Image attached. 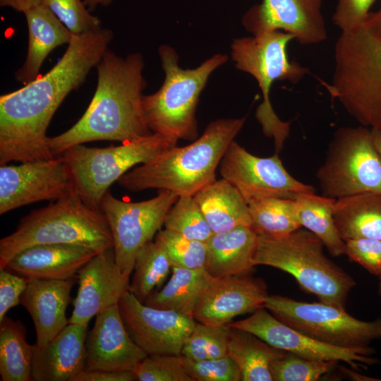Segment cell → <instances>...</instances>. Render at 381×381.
I'll return each instance as SVG.
<instances>
[{
	"label": "cell",
	"mask_w": 381,
	"mask_h": 381,
	"mask_svg": "<svg viewBox=\"0 0 381 381\" xmlns=\"http://www.w3.org/2000/svg\"><path fill=\"white\" fill-rule=\"evenodd\" d=\"M375 0H338L332 21L341 32L358 30L365 21Z\"/></svg>",
	"instance_id": "b9f144b4"
},
{
	"label": "cell",
	"mask_w": 381,
	"mask_h": 381,
	"mask_svg": "<svg viewBox=\"0 0 381 381\" xmlns=\"http://www.w3.org/2000/svg\"><path fill=\"white\" fill-rule=\"evenodd\" d=\"M49 243L84 246L98 253L114 248L102 212L89 207L75 192L32 210L13 233L0 240V269L21 250Z\"/></svg>",
	"instance_id": "5b68a950"
},
{
	"label": "cell",
	"mask_w": 381,
	"mask_h": 381,
	"mask_svg": "<svg viewBox=\"0 0 381 381\" xmlns=\"http://www.w3.org/2000/svg\"><path fill=\"white\" fill-rule=\"evenodd\" d=\"M24 14L28 28V49L15 78L25 85L38 77L42 65L53 49L70 42L72 34L42 3Z\"/></svg>",
	"instance_id": "d4e9b609"
},
{
	"label": "cell",
	"mask_w": 381,
	"mask_h": 381,
	"mask_svg": "<svg viewBox=\"0 0 381 381\" xmlns=\"http://www.w3.org/2000/svg\"><path fill=\"white\" fill-rule=\"evenodd\" d=\"M179 197L173 191L159 190L153 198L129 202L106 193L100 210L110 228L115 260L123 275L130 277L138 253L164 226L167 212Z\"/></svg>",
	"instance_id": "7c38bea8"
},
{
	"label": "cell",
	"mask_w": 381,
	"mask_h": 381,
	"mask_svg": "<svg viewBox=\"0 0 381 381\" xmlns=\"http://www.w3.org/2000/svg\"><path fill=\"white\" fill-rule=\"evenodd\" d=\"M229 328L228 356L238 367L241 381H273L271 363L286 351L273 347L249 332Z\"/></svg>",
	"instance_id": "f1b7e54d"
},
{
	"label": "cell",
	"mask_w": 381,
	"mask_h": 381,
	"mask_svg": "<svg viewBox=\"0 0 381 381\" xmlns=\"http://www.w3.org/2000/svg\"><path fill=\"white\" fill-rule=\"evenodd\" d=\"M165 79L155 93L143 96V107L152 133L171 139L195 140L198 137L196 109L200 95L211 73L228 59L217 54L193 69L179 65L175 50L168 46L159 48Z\"/></svg>",
	"instance_id": "52a82bcc"
},
{
	"label": "cell",
	"mask_w": 381,
	"mask_h": 381,
	"mask_svg": "<svg viewBox=\"0 0 381 381\" xmlns=\"http://www.w3.org/2000/svg\"><path fill=\"white\" fill-rule=\"evenodd\" d=\"M336 199L318 195L315 192L302 193L294 198L298 220L301 226L317 236L329 253L344 255L345 242L337 229L333 210Z\"/></svg>",
	"instance_id": "f546056e"
},
{
	"label": "cell",
	"mask_w": 381,
	"mask_h": 381,
	"mask_svg": "<svg viewBox=\"0 0 381 381\" xmlns=\"http://www.w3.org/2000/svg\"><path fill=\"white\" fill-rule=\"evenodd\" d=\"M171 271L167 284L160 289L152 291L144 303L193 318L195 310L213 277L205 267H172Z\"/></svg>",
	"instance_id": "4316f807"
},
{
	"label": "cell",
	"mask_w": 381,
	"mask_h": 381,
	"mask_svg": "<svg viewBox=\"0 0 381 381\" xmlns=\"http://www.w3.org/2000/svg\"><path fill=\"white\" fill-rule=\"evenodd\" d=\"M73 35L97 30L100 20L80 0H41Z\"/></svg>",
	"instance_id": "74e56055"
},
{
	"label": "cell",
	"mask_w": 381,
	"mask_h": 381,
	"mask_svg": "<svg viewBox=\"0 0 381 381\" xmlns=\"http://www.w3.org/2000/svg\"><path fill=\"white\" fill-rule=\"evenodd\" d=\"M177 142L152 133L118 146L100 148L78 144L60 155L69 167L76 193L89 207L100 210L102 200L114 182L135 165L150 162Z\"/></svg>",
	"instance_id": "9c48e42d"
},
{
	"label": "cell",
	"mask_w": 381,
	"mask_h": 381,
	"mask_svg": "<svg viewBox=\"0 0 381 381\" xmlns=\"http://www.w3.org/2000/svg\"><path fill=\"white\" fill-rule=\"evenodd\" d=\"M251 229L258 236H285L301 227L294 199L267 198L248 203Z\"/></svg>",
	"instance_id": "1f68e13d"
},
{
	"label": "cell",
	"mask_w": 381,
	"mask_h": 381,
	"mask_svg": "<svg viewBox=\"0 0 381 381\" xmlns=\"http://www.w3.org/2000/svg\"><path fill=\"white\" fill-rule=\"evenodd\" d=\"M134 370H83L73 381H134Z\"/></svg>",
	"instance_id": "ee69618b"
},
{
	"label": "cell",
	"mask_w": 381,
	"mask_h": 381,
	"mask_svg": "<svg viewBox=\"0 0 381 381\" xmlns=\"http://www.w3.org/2000/svg\"><path fill=\"white\" fill-rule=\"evenodd\" d=\"M165 229L190 239L206 242L212 231L193 196L181 195L167 212Z\"/></svg>",
	"instance_id": "836d02e7"
},
{
	"label": "cell",
	"mask_w": 381,
	"mask_h": 381,
	"mask_svg": "<svg viewBox=\"0 0 381 381\" xmlns=\"http://www.w3.org/2000/svg\"><path fill=\"white\" fill-rule=\"evenodd\" d=\"M77 277L67 279H28L20 304L32 319L38 349L44 348L68 324L66 309Z\"/></svg>",
	"instance_id": "44dd1931"
},
{
	"label": "cell",
	"mask_w": 381,
	"mask_h": 381,
	"mask_svg": "<svg viewBox=\"0 0 381 381\" xmlns=\"http://www.w3.org/2000/svg\"><path fill=\"white\" fill-rule=\"evenodd\" d=\"M324 248L317 236L302 227L280 238L258 236L254 264L289 273L320 301L345 309L356 282L326 257Z\"/></svg>",
	"instance_id": "8992f818"
},
{
	"label": "cell",
	"mask_w": 381,
	"mask_h": 381,
	"mask_svg": "<svg viewBox=\"0 0 381 381\" xmlns=\"http://www.w3.org/2000/svg\"><path fill=\"white\" fill-rule=\"evenodd\" d=\"M144 61L140 53L125 58L107 49L96 66L95 95L82 117L66 131L49 138L52 156L71 146L97 140L121 143L152 133L143 107Z\"/></svg>",
	"instance_id": "7a4b0ae2"
},
{
	"label": "cell",
	"mask_w": 381,
	"mask_h": 381,
	"mask_svg": "<svg viewBox=\"0 0 381 381\" xmlns=\"http://www.w3.org/2000/svg\"><path fill=\"white\" fill-rule=\"evenodd\" d=\"M155 241L165 251L172 267L187 269L205 267L206 242L190 239L165 228L157 233Z\"/></svg>",
	"instance_id": "d590c367"
},
{
	"label": "cell",
	"mask_w": 381,
	"mask_h": 381,
	"mask_svg": "<svg viewBox=\"0 0 381 381\" xmlns=\"http://www.w3.org/2000/svg\"><path fill=\"white\" fill-rule=\"evenodd\" d=\"M316 178L322 195L334 199L381 193V156L371 129L363 126L338 128Z\"/></svg>",
	"instance_id": "30bf717a"
},
{
	"label": "cell",
	"mask_w": 381,
	"mask_h": 381,
	"mask_svg": "<svg viewBox=\"0 0 381 381\" xmlns=\"http://www.w3.org/2000/svg\"><path fill=\"white\" fill-rule=\"evenodd\" d=\"M267 296L265 282L252 274L213 277L193 318L210 326L227 325L238 315L263 307Z\"/></svg>",
	"instance_id": "ffe728a7"
},
{
	"label": "cell",
	"mask_w": 381,
	"mask_h": 381,
	"mask_svg": "<svg viewBox=\"0 0 381 381\" xmlns=\"http://www.w3.org/2000/svg\"><path fill=\"white\" fill-rule=\"evenodd\" d=\"M263 307L286 325L335 346L367 347L373 341L381 339V317L363 321L348 314L344 308L279 295H268Z\"/></svg>",
	"instance_id": "8fae6325"
},
{
	"label": "cell",
	"mask_w": 381,
	"mask_h": 381,
	"mask_svg": "<svg viewBox=\"0 0 381 381\" xmlns=\"http://www.w3.org/2000/svg\"><path fill=\"white\" fill-rule=\"evenodd\" d=\"M322 4V0H262L244 14L242 23L253 36L281 30L301 44H316L327 38Z\"/></svg>",
	"instance_id": "e0dca14e"
},
{
	"label": "cell",
	"mask_w": 381,
	"mask_h": 381,
	"mask_svg": "<svg viewBox=\"0 0 381 381\" xmlns=\"http://www.w3.org/2000/svg\"><path fill=\"white\" fill-rule=\"evenodd\" d=\"M113 37L106 28L72 35L62 57L48 73L1 95V165L54 157L47 136L49 123L66 97L96 67Z\"/></svg>",
	"instance_id": "6da1fadb"
},
{
	"label": "cell",
	"mask_w": 381,
	"mask_h": 381,
	"mask_svg": "<svg viewBox=\"0 0 381 381\" xmlns=\"http://www.w3.org/2000/svg\"><path fill=\"white\" fill-rule=\"evenodd\" d=\"M185 368L193 381H241V371L229 356L195 361L183 356Z\"/></svg>",
	"instance_id": "ab89813d"
},
{
	"label": "cell",
	"mask_w": 381,
	"mask_h": 381,
	"mask_svg": "<svg viewBox=\"0 0 381 381\" xmlns=\"http://www.w3.org/2000/svg\"><path fill=\"white\" fill-rule=\"evenodd\" d=\"M219 171L247 204L267 198L294 199L300 193L315 192L311 185L299 181L286 170L277 153L260 157L234 140L221 160Z\"/></svg>",
	"instance_id": "4fadbf2b"
},
{
	"label": "cell",
	"mask_w": 381,
	"mask_h": 381,
	"mask_svg": "<svg viewBox=\"0 0 381 381\" xmlns=\"http://www.w3.org/2000/svg\"><path fill=\"white\" fill-rule=\"evenodd\" d=\"M172 265L163 248L150 241L138 253L133 266V275L129 291L140 302L146 301L167 279Z\"/></svg>",
	"instance_id": "d6a6232c"
},
{
	"label": "cell",
	"mask_w": 381,
	"mask_h": 381,
	"mask_svg": "<svg viewBox=\"0 0 381 381\" xmlns=\"http://www.w3.org/2000/svg\"><path fill=\"white\" fill-rule=\"evenodd\" d=\"M257 243L258 235L250 226L212 234L206 241L207 272L214 278L252 274Z\"/></svg>",
	"instance_id": "cb8c5ba5"
},
{
	"label": "cell",
	"mask_w": 381,
	"mask_h": 381,
	"mask_svg": "<svg viewBox=\"0 0 381 381\" xmlns=\"http://www.w3.org/2000/svg\"><path fill=\"white\" fill-rule=\"evenodd\" d=\"M344 242V255L351 261L359 264L375 276H381V240L358 238Z\"/></svg>",
	"instance_id": "60d3db41"
},
{
	"label": "cell",
	"mask_w": 381,
	"mask_h": 381,
	"mask_svg": "<svg viewBox=\"0 0 381 381\" xmlns=\"http://www.w3.org/2000/svg\"><path fill=\"white\" fill-rule=\"evenodd\" d=\"M87 327L68 323L44 348L33 344L32 381H73L84 370Z\"/></svg>",
	"instance_id": "603a6c76"
},
{
	"label": "cell",
	"mask_w": 381,
	"mask_h": 381,
	"mask_svg": "<svg viewBox=\"0 0 381 381\" xmlns=\"http://www.w3.org/2000/svg\"><path fill=\"white\" fill-rule=\"evenodd\" d=\"M33 353L24 325L6 316L0 322L1 380L32 381Z\"/></svg>",
	"instance_id": "4dcf8cb0"
},
{
	"label": "cell",
	"mask_w": 381,
	"mask_h": 381,
	"mask_svg": "<svg viewBox=\"0 0 381 381\" xmlns=\"http://www.w3.org/2000/svg\"><path fill=\"white\" fill-rule=\"evenodd\" d=\"M119 307L130 336L147 355H181L196 324L193 318L147 306L129 291L120 299Z\"/></svg>",
	"instance_id": "2e32d148"
},
{
	"label": "cell",
	"mask_w": 381,
	"mask_h": 381,
	"mask_svg": "<svg viewBox=\"0 0 381 381\" xmlns=\"http://www.w3.org/2000/svg\"><path fill=\"white\" fill-rule=\"evenodd\" d=\"M112 1L113 0H84L83 2L87 9L91 12L98 6H107L110 4Z\"/></svg>",
	"instance_id": "bcb514c9"
},
{
	"label": "cell",
	"mask_w": 381,
	"mask_h": 381,
	"mask_svg": "<svg viewBox=\"0 0 381 381\" xmlns=\"http://www.w3.org/2000/svg\"><path fill=\"white\" fill-rule=\"evenodd\" d=\"M227 326L249 332L274 348L306 359L342 361L353 368H364L378 362L370 346L343 348L320 341L283 322L264 307Z\"/></svg>",
	"instance_id": "5bb4252c"
},
{
	"label": "cell",
	"mask_w": 381,
	"mask_h": 381,
	"mask_svg": "<svg viewBox=\"0 0 381 381\" xmlns=\"http://www.w3.org/2000/svg\"><path fill=\"white\" fill-rule=\"evenodd\" d=\"M230 328L227 325L210 326L196 321L186 340L181 355L199 361L228 356Z\"/></svg>",
	"instance_id": "e575fe53"
},
{
	"label": "cell",
	"mask_w": 381,
	"mask_h": 381,
	"mask_svg": "<svg viewBox=\"0 0 381 381\" xmlns=\"http://www.w3.org/2000/svg\"><path fill=\"white\" fill-rule=\"evenodd\" d=\"M333 215L344 241L358 238L381 240V193H365L336 199Z\"/></svg>",
	"instance_id": "83f0119b"
},
{
	"label": "cell",
	"mask_w": 381,
	"mask_h": 381,
	"mask_svg": "<svg viewBox=\"0 0 381 381\" xmlns=\"http://www.w3.org/2000/svg\"><path fill=\"white\" fill-rule=\"evenodd\" d=\"M293 35L281 30L258 36L235 39L231 44V58L237 69L251 75L262 92L263 101L256 111V119L263 133L272 138L277 153L283 147L290 133V122L282 121L270 102V89L277 80L299 83L310 73L288 56V44Z\"/></svg>",
	"instance_id": "ba28073f"
},
{
	"label": "cell",
	"mask_w": 381,
	"mask_h": 381,
	"mask_svg": "<svg viewBox=\"0 0 381 381\" xmlns=\"http://www.w3.org/2000/svg\"><path fill=\"white\" fill-rule=\"evenodd\" d=\"M28 283V278L6 268L0 269V322L11 308L20 303Z\"/></svg>",
	"instance_id": "7bdbcfd3"
},
{
	"label": "cell",
	"mask_w": 381,
	"mask_h": 381,
	"mask_svg": "<svg viewBox=\"0 0 381 381\" xmlns=\"http://www.w3.org/2000/svg\"><path fill=\"white\" fill-rule=\"evenodd\" d=\"M97 253L80 245L40 244L15 255L5 268L28 279H67L77 277L80 270Z\"/></svg>",
	"instance_id": "7402d4cb"
},
{
	"label": "cell",
	"mask_w": 381,
	"mask_h": 381,
	"mask_svg": "<svg viewBox=\"0 0 381 381\" xmlns=\"http://www.w3.org/2000/svg\"><path fill=\"white\" fill-rule=\"evenodd\" d=\"M379 278H380V282H379V284H378L377 293H378V294L381 295V276Z\"/></svg>",
	"instance_id": "c3c4849f"
},
{
	"label": "cell",
	"mask_w": 381,
	"mask_h": 381,
	"mask_svg": "<svg viewBox=\"0 0 381 381\" xmlns=\"http://www.w3.org/2000/svg\"><path fill=\"white\" fill-rule=\"evenodd\" d=\"M375 146L381 156V130L371 129Z\"/></svg>",
	"instance_id": "7dc6e473"
},
{
	"label": "cell",
	"mask_w": 381,
	"mask_h": 381,
	"mask_svg": "<svg viewBox=\"0 0 381 381\" xmlns=\"http://www.w3.org/2000/svg\"><path fill=\"white\" fill-rule=\"evenodd\" d=\"M329 90L362 126L381 130V8L338 37Z\"/></svg>",
	"instance_id": "277c9868"
},
{
	"label": "cell",
	"mask_w": 381,
	"mask_h": 381,
	"mask_svg": "<svg viewBox=\"0 0 381 381\" xmlns=\"http://www.w3.org/2000/svg\"><path fill=\"white\" fill-rule=\"evenodd\" d=\"M139 381H193L181 355H148L135 368Z\"/></svg>",
	"instance_id": "f35d334b"
},
{
	"label": "cell",
	"mask_w": 381,
	"mask_h": 381,
	"mask_svg": "<svg viewBox=\"0 0 381 381\" xmlns=\"http://www.w3.org/2000/svg\"><path fill=\"white\" fill-rule=\"evenodd\" d=\"M245 121L246 117L212 121L200 138L166 150L126 173L119 184L131 192L155 188L193 196L216 180V170Z\"/></svg>",
	"instance_id": "3957f363"
},
{
	"label": "cell",
	"mask_w": 381,
	"mask_h": 381,
	"mask_svg": "<svg viewBox=\"0 0 381 381\" xmlns=\"http://www.w3.org/2000/svg\"><path fill=\"white\" fill-rule=\"evenodd\" d=\"M95 318L86 336L84 370H134L148 355L128 332L119 304Z\"/></svg>",
	"instance_id": "d6986e66"
},
{
	"label": "cell",
	"mask_w": 381,
	"mask_h": 381,
	"mask_svg": "<svg viewBox=\"0 0 381 381\" xmlns=\"http://www.w3.org/2000/svg\"><path fill=\"white\" fill-rule=\"evenodd\" d=\"M78 289L68 323L88 324L106 309L119 304L129 291V277L116 260L114 248L96 254L77 274Z\"/></svg>",
	"instance_id": "ac0fdd59"
},
{
	"label": "cell",
	"mask_w": 381,
	"mask_h": 381,
	"mask_svg": "<svg viewBox=\"0 0 381 381\" xmlns=\"http://www.w3.org/2000/svg\"><path fill=\"white\" fill-rule=\"evenodd\" d=\"M338 362L303 358L286 352L270 365L273 381H316L331 371Z\"/></svg>",
	"instance_id": "8d00e7d4"
},
{
	"label": "cell",
	"mask_w": 381,
	"mask_h": 381,
	"mask_svg": "<svg viewBox=\"0 0 381 381\" xmlns=\"http://www.w3.org/2000/svg\"><path fill=\"white\" fill-rule=\"evenodd\" d=\"M41 4V0H0L1 7H10L25 13Z\"/></svg>",
	"instance_id": "f6af8a7d"
},
{
	"label": "cell",
	"mask_w": 381,
	"mask_h": 381,
	"mask_svg": "<svg viewBox=\"0 0 381 381\" xmlns=\"http://www.w3.org/2000/svg\"><path fill=\"white\" fill-rule=\"evenodd\" d=\"M74 193L73 176L61 155L20 165H1L0 214Z\"/></svg>",
	"instance_id": "9a60e30c"
},
{
	"label": "cell",
	"mask_w": 381,
	"mask_h": 381,
	"mask_svg": "<svg viewBox=\"0 0 381 381\" xmlns=\"http://www.w3.org/2000/svg\"><path fill=\"white\" fill-rule=\"evenodd\" d=\"M193 197L213 234L226 232L239 226H250L247 202L226 179H216Z\"/></svg>",
	"instance_id": "484cf974"
}]
</instances>
